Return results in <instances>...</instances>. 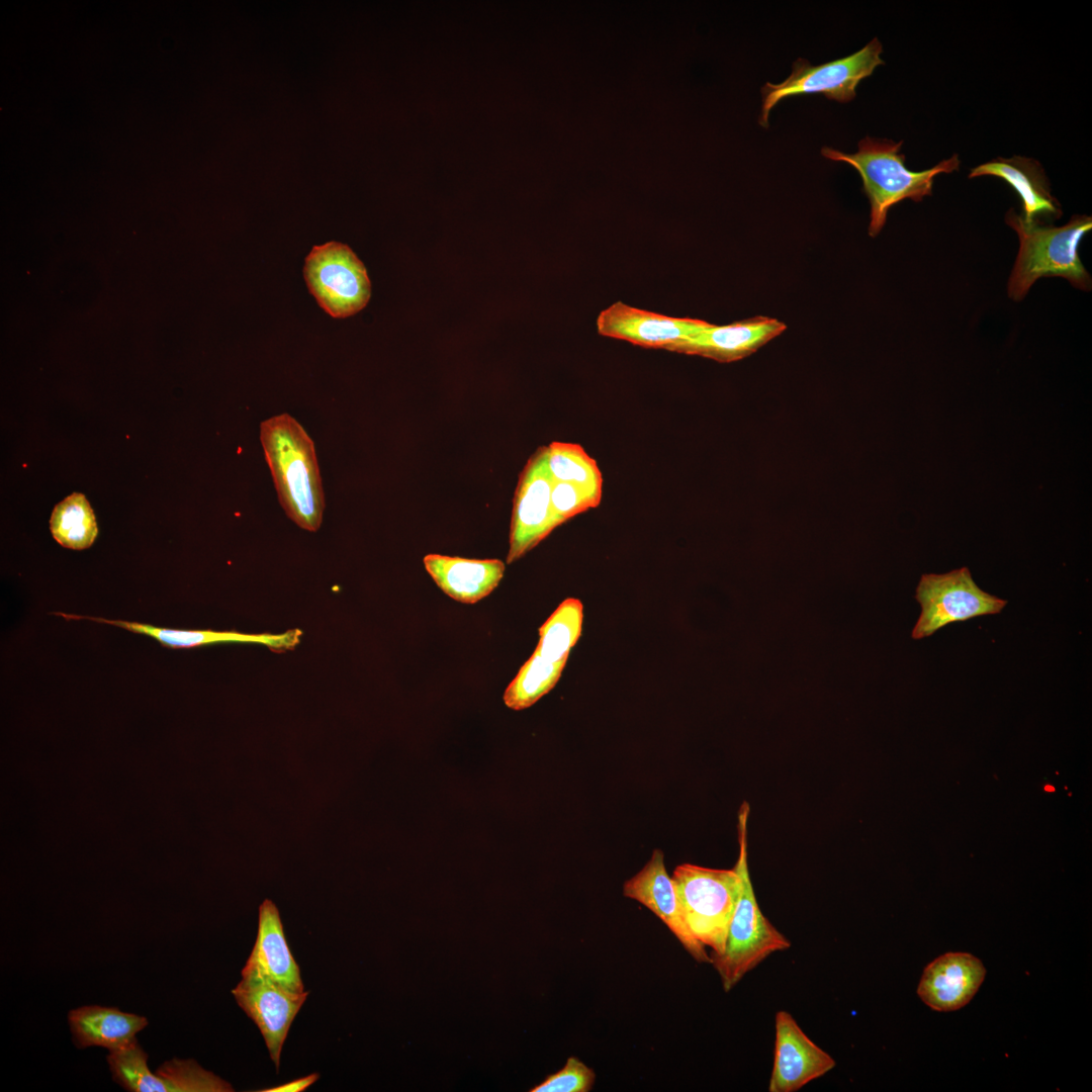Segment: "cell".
Listing matches in <instances>:
<instances>
[{"instance_id":"30bf717a","label":"cell","mask_w":1092,"mask_h":1092,"mask_svg":"<svg viewBox=\"0 0 1092 1092\" xmlns=\"http://www.w3.org/2000/svg\"><path fill=\"white\" fill-rule=\"evenodd\" d=\"M232 994L238 1005L258 1026L278 1071L283 1043L309 992H291L257 969L245 965L242 980L232 990Z\"/></svg>"},{"instance_id":"5bb4252c","label":"cell","mask_w":1092,"mask_h":1092,"mask_svg":"<svg viewBox=\"0 0 1092 1092\" xmlns=\"http://www.w3.org/2000/svg\"><path fill=\"white\" fill-rule=\"evenodd\" d=\"M786 329L783 322L767 316H755L725 326L711 324L677 342L668 351L730 363L756 352Z\"/></svg>"},{"instance_id":"ffe728a7","label":"cell","mask_w":1092,"mask_h":1092,"mask_svg":"<svg viewBox=\"0 0 1092 1092\" xmlns=\"http://www.w3.org/2000/svg\"><path fill=\"white\" fill-rule=\"evenodd\" d=\"M77 1048L101 1046L109 1052L123 1049L148 1025L144 1016L104 1006H82L68 1014Z\"/></svg>"},{"instance_id":"7a4b0ae2","label":"cell","mask_w":1092,"mask_h":1092,"mask_svg":"<svg viewBox=\"0 0 1092 1092\" xmlns=\"http://www.w3.org/2000/svg\"><path fill=\"white\" fill-rule=\"evenodd\" d=\"M902 144L866 136L858 142V150L853 154L826 147L821 150L825 158L845 162L859 173L871 204V237L879 235L893 205L905 199L921 201L932 194L934 177L960 167L959 156L954 154L928 170L913 172L907 169L905 156L899 153Z\"/></svg>"},{"instance_id":"603a6c76","label":"cell","mask_w":1092,"mask_h":1092,"mask_svg":"<svg viewBox=\"0 0 1092 1092\" xmlns=\"http://www.w3.org/2000/svg\"><path fill=\"white\" fill-rule=\"evenodd\" d=\"M566 661H550L535 650L506 689V706L520 711L534 705L557 684Z\"/></svg>"},{"instance_id":"44dd1931","label":"cell","mask_w":1092,"mask_h":1092,"mask_svg":"<svg viewBox=\"0 0 1092 1092\" xmlns=\"http://www.w3.org/2000/svg\"><path fill=\"white\" fill-rule=\"evenodd\" d=\"M50 529L60 545L73 550L89 548L98 534L94 512L79 492H73L55 507Z\"/></svg>"},{"instance_id":"52a82bcc","label":"cell","mask_w":1092,"mask_h":1092,"mask_svg":"<svg viewBox=\"0 0 1092 1092\" xmlns=\"http://www.w3.org/2000/svg\"><path fill=\"white\" fill-rule=\"evenodd\" d=\"M303 275L318 305L333 317H347L364 308L371 295L366 268L355 253L337 242L314 246L305 258Z\"/></svg>"},{"instance_id":"e0dca14e","label":"cell","mask_w":1092,"mask_h":1092,"mask_svg":"<svg viewBox=\"0 0 1092 1092\" xmlns=\"http://www.w3.org/2000/svg\"><path fill=\"white\" fill-rule=\"evenodd\" d=\"M57 615L62 616L67 620L87 619L97 623L120 627L136 634H145L155 638L163 646L168 648H194L218 643H258L267 646L273 651L280 652L294 649L299 644L302 635L300 629L288 630L281 634H245L237 631L159 628L138 622L108 620L105 618L77 616L65 613H57Z\"/></svg>"},{"instance_id":"7c38bea8","label":"cell","mask_w":1092,"mask_h":1092,"mask_svg":"<svg viewBox=\"0 0 1092 1092\" xmlns=\"http://www.w3.org/2000/svg\"><path fill=\"white\" fill-rule=\"evenodd\" d=\"M623 895L655 914L696 962L711 964L706 946L685 921L674 881L666 871L660 849H654L646 864L624 883Z\"/></svg>"},{"instance_id":"f1b7e54d","label":"cell","mask_w":1092,"mask_h":1092,"mask_svg":"<svg viewBox=\"0 0 1092 1092\" xmlns=\"http://www.w3.org/2000/svg\"><path fill=\"white\" fill-rule=\"evenodd\" d=\"M320 1075L317 1073L309 1074L305 1077L292 1080L291 1082L272 1087L269 1089L260 1090L262 1092H300L311 1086Z\"/></svg>"},{"instance_id":"484cf974","label":"cell","mask_w":1092,"mask_h":1092,"mask_svg":"<svg viewBox=\"0 0 1092 1092\" xmlns=\"http://www.w3.org/2000/svg\"><path fill=\"white\" fill-rule=\"evenodd\" d=\"M156 1074L166 1092H231L233 1086L214 1073L204 1070L194 1060L172 1059L162 1064Z\"/></svg>"},{"instance_id":"7402d4cb","label":"cell","mask_w":1092,"mask_h":1092,"mask_svg":"<svg viewBox=\"0 0 1092 1092\" xmlns=\"http://www.w3.org/2000/svg\"><path fill=\"white\" fill-rule=\"evenodd\" d=\"M582 621V603L574 598L564 600L539 628L535 650L553 662L567 660L570 649L581 635Z\"/></svg>"},{"instance_id":"83f0119b","label":"cell","mask_w":1092,"mask_h":1092,"mask_svg":"<svg viewBox=\"0 0 1092 1092\" xmlns=\"http://www.w3.org/2000/svg\"><path fill=\"white\" fill-rule=\"evenodd\" d=\"M600 503L601 498L578 485L554 480L551 506L557 527L580 513L597 508Z\"/></svg>"},{"instance_id":"d4e9b609","label":"cell","mask_w":1092,"mask_h":1092,"mask_svg":"<svg viewBox=\"0 0 1092 1092\" xmlns=\"http://www.w3.org/2000/svg\"><path fill=\"white\" fill-rule=\"evenodd\" d=\"M107 1063L114 1081L127 1091L166 1092L161 1078L148 1068V1054L138 1040L109 1052Z\"/></svg>"},{"instance_id":"8992f818","label":"cell","mask_w":1092,"mask_h":1092,"mask_svg":"<svg viewBox=\"0 0 1092 1092\" xmlns=\"http://www.w3.org/2000/svg\"><path fill=\"white\" fill-rule=\"evenodd\" d=\"M883 48L878 38H873L856 53L819 66H812L807 60L798 59L793 64L791 75L782 83H765L761 88V113L759 124L767 127L770 109L782 99L804 94H824L828 99L848 102L855 97L858 83L871 76L874 70L883 65Z\"/></svg>"},{"instance_id":"d6986e66","label":"cell","mask_w":1092,"mask_h":1092,"mask_svg":"<svg viewBox=\"0 0 1092 1092\" xmlns=\"http://www.w3.org/2000/svg\"><path fill=\"white\" fill-rule=\"evenodd\" d=\"M246 966L296 993L304 992L300 970L290 952L276 905L265 900L259 908L258 931Z\"/></svg>"},{"instance_id":"8fae6325","label":"cell","mask_w":1092,"mask_h":1092,"mask_svg":"<svg viewBox=\"0 0 1092 1092\" xmlns=\"http://www.w3.org/2000/svg\"><path fill=\"white\" fill-rule=\"evenodd\" d=\"M775 1028L769 1092H796L836 1066L835 1060L803 1031L788 1011L777 1012Z\"/></svg>"},{"instance_id":"9a60e30c","label":"cell","mask_w":1092,"mask_h":1092,"mask_svg":"<svg viewBox=\"0 0 1092 1092\" xmlns=\"http://www.w3.org/2000/svg\"><path fill=\"white\" fill-rule=\"evenodd\" d=\"M985 975V967L973 954L947 952L925 967L917 994L933 1010L953 1011L971 1001Z\"/></svg>"},{"instance_id":"ac0fdd59","label":"cell","mask_w":1092,"mask_h":1092,"mask_svg":"<svg viewBox=\"0 0 1092 1092\" xmlns=\"http://www.w3.org/2000/svg\"><path fill=\"white\" fill-rule=\"evenodd\" d=\"M424 565L447 596L464 604H474L488 596L505 572V563L499 559L428 554Z\"/></svg>"},{"instance_id":"9c48e42d","label":"cell","mask_w":1092,"mask_h":1092,"mask_svg":"<svg viewBox=\"0 0 1092 1092\" xmlns=\"http://www.w3.org/2000/svg\"><path fill=\"white\" fill-rule=\"evenodd\" d=\"M554 479L548 469L546 446L529 458L514 497L507 562L512 563L538 545L556 527L551 506Z\"/></svg>"},{"instance_id":"4316f807","label":"cell","mask_w":1092,"mask_h":1092,"mask_svg":"<svg viewBox=\"0 0 1092 1092\" xmlns=\"http://www.w3.org/2000/svg\"><path fill=\"white\" fill-rule=\"evenodd\" d=\"M596 1082L595 1071L576 1057H569L557 1072L548 1075L530 1092H588Z\"/></svg>"},{"instance_id":"3957f363","label":"cell","mask_w":1092,"mask_h":1092,"mask_svg":"<svg viewBox=\"0 0 1092 1092\" xmlns=\"http://www.w3.org/2000/svg\"><path fill=\"white\" fill-rule=\"evenodd\" d=\"M1005 219L1019 238V251L1007 286L1010 298L1023 299L1041 277H1063L1076 288L1090 290L1091 277L1078 249L1092 229L1091 216L1076 214L1065 225L1054 226L1026 220L1011 208Z\"/></svg>"},{"instance_id":"2e32d148","label":"cell","mask_w":1092,"mask_h":1092,"mask_svg":"<svg viewBox=\"0 0 1092 1092\" xmlns=\"http://www.w3.org/2000/svg\"><path fill=\"white\" fill-rule=\"evenodd\" d=\"M996 176L1008 183L1022 202V216L1026 220L1058 219L1062 210L1052 195L1049 180L1040 164L1030 158H996L973 168L969 178Z\"/></svg>"},{"instance_id":"ba28073f","label":"cell","mask_w":1092,"mask_h":1092,"mask_svg":"<svg viewBox=\"0 0 1092 1092\" xmlns=\"http://www.w3.org/2000/svg\"><path fill=\"white\" fill-rule=\"evenodd\" d=\"M920 617L912 637L930 636L947 624L1000 613L1007 602L981 589L968 568L944 574H924L917 586Z\"/></svg>"},{"instance_id":"cb8c5ba5","label":"cell","mask_w":1092,"mask_h":1092,"mask_svg":"<svg viewBox=\"0 0 1092 1092\" xmlns=\"http://www.w3.org/2000/svg\"><path fill=\"white\" fill-rule=\"evenodd\" d=\"M546 459L555 481L578 485L602 498L601 470L596 460L580 445L552 442L546 446Z\"/></svg>"},{"instance_id":"6da1fadb","label":"cell","mask_w":1092,"mask_h":1092,"mask_svg":"<svg viewBox=\"0 0 1092 1092\" xmlns=\"http://www.w3.org/2000/svg\"><path fill=\"white\" fill-rule=\"evenodd\" d=\"M260 441L287 517L303 530L317 531L325 495L312 440L295 419L281 414L261 423Z\"/></svg>"},{"instance_id":"277c9868","label":"cell","mask_w":1092,"mask_h":1092,"mask_svg":"<svg viewBox=\"0 0 1092 1092\" xmlns=\"http://www.w3.org/2000/svg\"><path fill=\"white\" fill-rule=\"evenodd\" d=\"M749 806L743 803L738 815L739 855L735 868L741 877V891L728 928L724 950L710 954L725 992L767 957L790 948L791 941L762 914L750 880L747 862V818Z\"/></svg>"},{"instance_id":"4fadbf2b","label":"cell","mask_w":1092,"mask_h":1092,"mask_svg":"<svg viewBox=\"0 0 1092 1092\" xmlns=\"http://www.w3.org/2000/svg\"><path fill=\"white\" fill-rule=\"evenodd\" d=\"M711 324L697 318L673 317L630 306L617 301L602 310L597 318L598 333L633 345L667 350L677 342L708 328Z\"/></svg>"},{"instance_id":"5b68a950","label":"cell","mask_w":1092,"mask_h":1092,"mask_svg":"<svg viewBox=\"0 0 1092 1092\" xmlns=\"http://www.w3.org/2000/svg\"><path fill=\"white\" fill-rule=\"evenodd\" d=\"M672 879L689 929L712 954L721 953L741 891L739 872L735 866L721 870L682 863Z\"/></svg>"}]
</instances>
